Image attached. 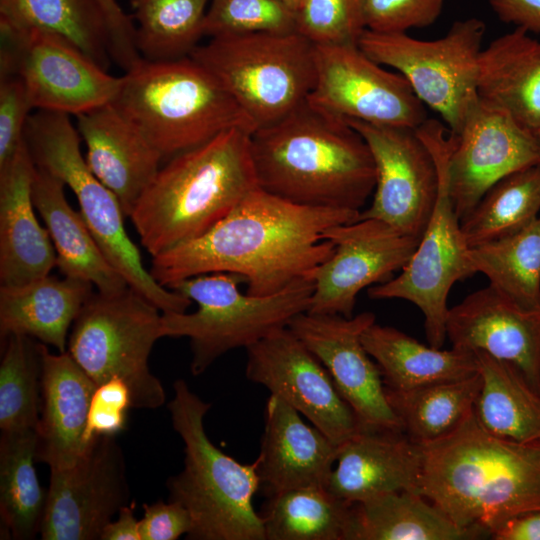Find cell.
<instances>
[{
	"label": "cell",
	"mask_w": 540,
	"mask_h": 540,
	"mask_svg": "<svg viewBox=\"0 0 540 540\" xmlns=\"http://www.w3.org/2000/svg\"><path fill=\"white\" fill-rule=\"evenodd\" d=\"M359 213L299 205L256 187L208 232L154 256L149 272L166 288L202 274L234 273L245 279L248 294L272 295L313 280L334 252L324 232Z\"/></svg>",
	"instance_id": "obj_1"
},
{
	"label": "cell",
	"mask_w": 540,
	"mask_h": 540,
	"mask_svg": "<svg viewBox=\"0 0 540 540\" xmlns=\"http://www.w3.org/2000/svg\"><path fill=\"white\" fill-rule=\"evenodd\" d=\"M421 449L418 493L455 524L485 537L505 520L540 508V443L496 437L472 413Z\"/></svg>",
	"instance_id": "obj_2"
},
{
	"label": "cell",
	"mask_w": 540,
	"mask_h": 540,
	"mask_svg": "<svg viewBox=\"0 0 540 540\" xmlns=\"http://www.w3.org/2000/svg\"><path fill=\"white\" fill-rule=\"evenodd\" d=\"M258 187L299 205L361 212L376 184L363 137L307 100L250 137Z\"/></svg>",
	"instance_id": "obj_3"
},
{
	"label": "cell",
	"mask_w": 540,
	"mask_h": 540,
	"mask_svg": "<svg viewBox=\"0 0 540 540\" xmlns=\"http://www.w3.org/2000/svg\"><path fill=\"white\" fill-rule=\"evenodd\" d=\"M251 134L227 130L160 167L129 216L152 257L202 236L258 187Z\"/></svg>",
	"instance_id": "obj_4"
},
{
	"label": "cell",
	"mask_w": 540,
	"mask_h": 540,
	"mask_svg": "<svg viewBox=\"0 0 540 540\" xmlns=\"http://www.w3.org/2000/svg\"><path fill=\"white\" fill-rule=\"evenodd\" d=\"M111 103L163 161L227 130H256L217 79L191 56L166 61L142 59L122 76Z\"/></svg>",
	"instance_id": "obj_5"
},
{
	"label": "cell",
	"mask_w": 540,
	"mask_h": 540,
	"mask_svg": "<svg viewBox=\"0 0 540 540\" xmlns=\"http://www.w3.org/2000/svg\"><path fill=\"white\" fill-rule=\"evenodd\" d=\"M168 404L173 429L184 443V467L167 481L170 501L189 512L191 540H265L253 498L260 488L257 465L242 464L216 447L205 431L210 403L183 379Z\"/></svg>",
	"instance_id": "obj_6"
},
{
	"label": "cell",
	"mask_w": 540,
	"mask_h": 540,
	"mask_svg": "<svg viewBox=\"0 0 540 540\" xmlns=\"http://www.w3.org/2000/svg\"><path fill=\"white\" fill-rule=\"evenodd\" d=\"M80 134L70 115L37 110L30 115L24 142L35 166L60 179L75 194L80 213L108 262L129 287L163 313L186 312L191 300L160 285L143 266L128 236L125 213L115 196L90 170L80 149Z\"/></svg>",
	"instance_id": "obj_7"
},
{
	"label": "cell",
	"mask_w": 540,
	"mask_h": 540,
	"mask_svg": "<svg viewBox=\"0 0 540 540\" xmlns=\"http://www.w3.org/2000/svg\"><path fill=\"white\" fill-rule=\"evenodd\" d=\"M245 279L234 273L202 274L178 281L168 288L194 301L193 313H163V337L190 339V369L199 375L219 357L236 348H248L271 333L288 327L310 306L311 279L297 281L266 296L242 293Z\"/></svg>",
	"instance_id": "obj_8"
},
{
	"label": "cell",
	"mask_w": 540,
	"mask_h": 540,
	"mask_svg": "<svg viewBox=\"0 0 540 540\" xmlns=\"http://www.w3.org/2000/svg\"><path fill=\"white\" fill-rule=\"evenodd\" d=\"M190 56L217 79L256 129L303 104L315 84L314 44L297 31L210 38Z\"/></svg>",
	"instance_id": "obj_9"
},
{
	"label": "cell",
	"mask_w": 540,
	"mask_h": 540,
	"mask_svg": "<svg viewBox=\"0 0 540 540\" xmlns=\"http://www.w3.org/2000/svg\"><path fill=\"white\" fill-rule=\"evenodd\" d=\"M430 150L438 170V193L431 217L410 260L400 273L368 288L372 299H402L424 316L430 346L441 348L446 339L447 300L453 285L475 274L469 247L450 195L448 163L456 135L435 119L416 129Z\"/></svg>",
	"instance_id": "obj_10"
},
{
	"label": "cell",
	"mask_w": 540,
	"mask_h": 540,
	"mask_svg": "<svg viewBox=\"0 0 540 540\" xmlns=\"http://www.w3.org/2000/svg\"><path fill=\"white\" fill-rule=\"evenodd\" d=\"M159 311L129 286L115 293L93 292L68 337L67 351L94 383L122 379L136 409H156L166 400L148 363L153 345L163 337Z\"/></svg>",
	"instance_id": "obj_11"
},
{
	"label": "cell",
	"mask_w": 540,
	"mask_h": 540,
	"mask_svg": "<svg viewBox=\"0 0 540 540\" xmlns=\"http://www.w3.org/2000/svg\"><path fill=\"white\" fill-rule=\"evenodd\" d=\"M485 31L481 19L470 17L454 22L435 40L365 29L357 45L378 64L399 71L422 103L457 135L479 100L478 61Z\"/></svg>",
	"instance_id": "obj_12"
},
{
	"label": "cell",
	"mask_w": 540,
	"mask_h": 540,
	"mask_svg": "<svg viewBox=\"0 0 540 540\" xmlns=\"http://www.w3.org/2000/svg\"><path fill=\"white\" fill-rule=\"evenodd\" d=\"M0 77L16 75L33 109L78 116L111 103L122 76L108 73L63 37L0 24Z\"/></svg>",
	"instance_id": "obj_13"
},
{
	"label": "cell",
	"mask_w": 540,
	"mask_h": 540,
	"mask_svg": "<svg viewBox=\"0 0 540 540\" xmlns=\"http://www.w3.org/2000/svg\"><path fill=\"white\" fill-rule=\"evenodd\" d=\"M316 79L307 101L344 120L416 129L422 101L399 73L383 68L357 44L314 45Z\"/></svg>",
	"instance_id": "obj_14"
},
{
	"label": "cell",
	"mask_w": 540,
	"mask_h": 540,
	"mask_svg": "<svg viewBox=\"0 0 540 540\" xmlns=\"http://www.w3.org/2000/svg\"><path fill=\"white\" fill-rule=\"evenodd\" d=\"M371 152L376 184L371 205L358 219H377L420 240L438 193L435 160L416 130L345 120Z\"/></svg>",
	"instance_id": "obj_15"
},
{
	"label": "cell",
	"mask_w": 540,
	"mask_h": 540,
	"mask_svg": "<svg viewBox=\"0 0 540 540\" xmlns=\"http://www.w3.org/2000/svg\"><path fill=\"white\" fill-rule=\"evenodd\" d=\"M129 495L125 459L115 436L95 437L76 465L50 470L41 539H100Z\"/></svg>",
	"instance_id": "obj_16"
},
{
	"label": "cell",
	"mask_w": 540,
	"mask_h": 540,
	"mask_svg": "<svg viewBox=\"0 0 540 540\" xmlns=\"http://www.w3.org/2000/svg\"><path fill=\"white\" fill-rule=\"evenodd\" d=\"M246 377L283 399L337 445L359 431L356 416L329 372L288 328L247 349Z\"/></svg>",
	"instance_id": "obj_17"
},
{
	"label": "cell",
	"mask_w": 540,
	"mask_h": 540,
	"mask_svg": "<svg viewBox=\"0 0 540 540\" xmlns=\"http://www.w3.org/2000/svg\"><path fill=\"white\" fill-rule=\"evenodd\" d=\"M376 322L372 312L352 317L302 312L288 328L329 372L335 386L353 410L359 430L402 431L386 396L380 368L362 343V334Z\"/></svg>",
	"instance_id": "obj_18"
},
{
	"label": "cell",
	"mask_w": 540,
	"mask_h": 540,
	"mask_svg": "<svg viewBox=\"0 0 540 540\" xmlns=\"http://www.w3.org/2000/svg\"><path fill=\"white\" fill-rule=\"evenodd\" d=\"M324 238L333 244L334 252L314 272L307 312L344 317L353 316L360 291L391 279L419 243V239L370 218L332 226Z\"/></svg>",
	"instance_id": "obj_19"
},
{
	"label": "cell",
	"mask_w": 540,
	"mask_h": 540,
	"mask_svg": "<svg viewBox=\"0 0 540 540\" xmlns=\"http://www.w3.org/2000/svg\"><path fill=\"white\" fill-rule=\"evenodd\" d=\"M538 163L540 139L479 99L456 135L448 163L450 195L460 221L497 181Z\"/></svg>",
	"instance_id": "obj_20"
},
{
	"label": "cell",
	"mask_w": 540,
	"mask_h": 540,
	"mask_svg": "<svg viewBox=\"0 0 540 540\" xmlns=\"http://www.w3.org/2000/svg\"><path fill=\"white\" fill-rule=\"evenodd\" d=\"M446 338L510 364L540 394V307L524 308L488 284L449 308Z\"/></svg>",
	"instance_id": "obj_21"
},
{
	"label": "cell",
	"mask_w": 540,
	"mask_h": 540,
	"mask_svg": "<svg viewBox=\"0 0 540 540\" xmlns=\"http://www.w3.org/2000/svg\"><path fill=\"white\" fill-rule=\"evenodd\" d=\"M264 432L255 460L266 497L303 487H326L338 447L300 413L270 394L264 414Z\"/></svg>",
	"instance_id": "obj_22"
},
{
	"label": "cell",
	"mask_w": 540,
	"mask_h": 540,
	"mask_svg": "<svg viewBox=\"0 0 540 540\" xmlns=\"http://www.w3.org/2000/svg\"><path fill=\"white\" fill-rule=\"evenodd\" d=\"M35 169L25 142L0 167L1 286H18L47 276L57 265L49 232L39 224L34 211Z\"/></svg>",
	"instance_id": "obj_23"
},
{
	"label": "cell",
	"mask_w": 540,
	"mask_h": 540,
	"mask_svg": "<svg viewBox=\"0 0 540 540\" xmlns=\"http://www.w3.org/2000/svg\"><path fill=\"white\" fill-rule=\"evenodd\" d=\"M41 407L36 426V460L51 469L73 467L85 451L84 430L94 381L68 351L50 353L40 343Z\"/></svg>",
	"instance_id": "obj_24"
},
{
	"label": "cell",
	"mask_w": 540,
	"mask_h": 540,
	"mask_svg": "<svg viewBox=\"0 0 540 540\" xmlns=\"http://www.w3.org/2000/svg\"><path fill=\"white\" fill-rule=\"evenodd\" d=\"M420 446L401 431L359 430L338 447L326 489L355 504L395 492L418 493Z\"/></svg>",
	"instance_id": "obj_25"
},
{
	"label": "cell",
	"mask_w": 540,
	"mask_h": 540,
	"mask_svg": "<svg viewBox=\"0 0 540 540\" xmlns=\"http://www.w3.org/2000/svg\"><path fill=\"white\" fill-rule=\"evenodd\" d=\"M76 120L87 149V165L115 194L129 217L160 169L161 154L112 103L80 114Z\"/></svg>",
	"instance_id": "obj_26"
},
{
	"label": "cell",
	"mask_w": 540,
	"mask_h": 540,
	"mask_svg": "<svg viewBox=\"0 0 540 540\" xmlns=\"http://www.w3.org/2000/svg\"><path fill=\"white\" fill-rule=\"evenodd\" d=\"M477 94L540 139V40L515 28L481 50Z\"/></svg>",
	"instance_id": "obj_27"
},
{
	"label": "cell",
	"mask_w": 540,
	"mask_h": 540,
	"mask_svg": "<svg viewBox=\"0 0 540 540\" xmlns=\"http://www.w3.org/2000/svg\"><path fill=\"white\" fill-rule=\"evenodd\" d=\"M92 294L90 282L66 276L0 286V338L26 335L66 352L69 329Z\"/></svg>",
	"instance_id": "obj_28"
},
{
	"label": "cell",
	"mask_w": 540,
	"mask_h": 540,
	"mask_svg": "<svg viewBox=\"0 0 540 540\" xmlns=\"http://www.w3.org/2000/svg\"><path fill=\"white\" fill-rule=\"evenodd\" d=\"M64 187L60 179L36 167L32 199L49 232L60 272L88 281L102 293L125 289L129 285L104 256L80 211L67 202Z\"/></svg>",
	"instance_id": "obj_29"
},
{
	"label": "cell",
	"mask_w": 540,
	"mask_h": 540,
	"mask_svg": "<svg viewBox=\"0 0 540 540\" xmlns=\"http://www.w3.org/2000/svg\"><path fill=\"white\" fill-rule=\"evenodd\" d=\"M361 339L380 368L385 387L392 390H411L477 373L474 352L426 346L391 326L374 322L365 329Z\"/></svg>",
	"instance_id": "obj_30"
},
{
	"label": "cell",
	"mask_w": 540,
	"mask_h": 540,
	"mask_svg": "<svg viewBox=\"0 0 540 540\" xmlns=\"http://www.w3.org/2000/svg\"><path fill=\"white\" fill-rule=\"evenodd\" d=\"M482 533L463 529L419 493L395 491L352 504L347 540H473Z\"/></svg>",
	"instance_id": "obj_31"
},
{
	"label": "cell",
	"mask_w": 540,
	"mask_h": 540,
	"mask_svg": "<svg viewBox=\"0 0 540 540\" xmlns=\"http://www.w3.org/2000/svg\"><path fill=\"white\" fill-rule=\"evenodd\" d=\"M481 388L473 413L490 434L518 443H540V394L510 364L474 351Z\"/></svg>",
	"instance_id": "obj_32"
},
{
	"label": "cell",
	"mask_w": 540,
	"mask_h": 540,
	"mask_svg": "<svg viewBox=\"0 0 540 540\" xmlns=\"http://www.w3.org/2000/svg\"><path fill=\"white\" fill-rule=\"evenodd\" d=\"M0 24L65 38L103 69L110 61V33L98 0H0Z\"/></svg>",
	"instance_id": "obj_33"
},
{
	"label": "cell",
	"mask_w": 540,
	"mask_h": 540,
	"mask_svg": "<svg viewBox=\"0 0 540 540\" xmlns=\"http://www.w3.org/2000/svg\"><path fill=\"white\" fill-rule=\"evenodd\" d=\"M480 388L477 371L460 380L404 391L385 387V392L403 433L421 445L439 440L459 427L472 413Z\"/></svg>",
	"instance_id": "obj_34"
},
{
	"label": "cell",
	"mask_w": 540,
	"mask_h": 540,
	"mask_svg": "<svg viewBox=\"0 0 540 540\" xmlns=\"http://www.w3.org/2000/svg\"><path fill=\"white\" fill-rule=\"evenodd\" d=\"M36 431L1 432L0 516L10 536L30 540L40 534L47 491L36 469Z\"/></svg>",
	"instance_id": "obj_35"
},
{
	"label": "cell",
	"mask_w": 540,
	"mask_h": 540,
	"mask_svg": "<svg viewBox=\"0 0 540 540\" xmlns=\"http://www.w3.org/2000/svg\"><path fill=\"white\" fill-rule=\"evenodd\" d=\"M265 540H347L352 504L326 487H303L267 497Z\"/></svg>",
	"instance_id": "obj_36"
},
{
	"label": "cell",
	"mask_w": 540,
	"mask_h": 540,
	"mask_svg": "<svg viewBox=\"0 0 540 540\" xmlns=\"http://www.w3.org/2000/svg\"><path fill=\"white\" fill-rule=\"evenodd\" d=\"M540 211V163L517 170L491 186L464 217L461 230L469 248L519 232Z\"/></svg>",
	"instance_id": "obj_37"
},
{
	"label": "cell",
	"mask_w": 540,
	"mask_h": 540,
	"mask_svg": "<svg viewBox=\"0 0 540 540\" xmlns=\"http://www.w3.org/2000/svg\"><path fill=\"white\" fill-rule=\"evenodd\" d=\"M475 273L524 308L540 307V215L510 236L469 248Z\"/></svg>",
	"instance_id": "obj_38"
},
{
	"label": "cell",
	"mask_w": 540,
	"mask_h": 540,
	"mask_svg": "<svg viewBox=\"0 0 540 540\" xmlns=\"http://www.w3.org/2000/svg\"><path fill=\"white\" fill-rule=\"evenodd\" d=\"M211 0H131L136 46L148 61L188 57L204 36Z\"/></svg>",
	"instance_id": "obj_39"
},
{
	"label": "cell",
	"mask_w": 540,
	"mask_h": 540,
	"mask_svg": "<svg viewBox=\"0 0 540 540\" xmlns=\"http://www.w3.org/2000/svg\"><path fill=\"white\" fill-rule=\"evenodd\" d=\"M0 429H36L41 407L42 359L40 343L21 334L1 340Z\"/></svg>",
	"instance_id": "obj_40"
},
{
	"label": "cell",
	"mask_w": 540,
	"mask_h": 540,
	"mask_svg": "<svg viewBox=\"0 0 540 540\" xmlns=\"http://www.w3.org/2000/svg\"><path fill=\"white\" fill-rule=\"evenodd\" d=\"M296 31V12L282 0H211L204 22L210 38Z\"/></svg>",
	"instance_id": "obj_41"
},
{
	"label": "cell",
	"mask_w": 540,
	"mask_h": 540,
	"mask_svg": "<svg viewBox=\"0 0 540 540\" xmlns=\"http://www.w3.org/2000/svg\"><path fill=\"white\" fill-rule=\"evenodd\" d=\"M296 22L314 45L357 44L366 29L359 0H304Z\"/></svg>",
	"instance_id": "obj_42"
},
{
	"label": "cell",
	"mask_w": 540,
	"mask_h": 540,
	"mask_svg": "<svg viewBox=\"0 0 540 540\" xmlns=\"http://www.w3.org/2000/svg\"><path fill=\"white\" fill-rule=\"evenodd\" d=\"M365 28L379 33H406L424 28L441 14L444 0H359Z\"/></svg>",
	"instance_id": "obj_43"
},
{
	"label": "cell",
	"mask_w": 540,
	"mask_h": 540,
	"mask_svg": "<svg viewBox=\"0 0 540 540\" xmlns=\"http://www.w3.org/2000/svg\"><path fill=\"white\" fill-rule=\"evenodd\" d=\"M132 398L127 384L112 378L98 385L91 398L84 430L85 447L98 436H116L127 423Z\"/></svg>",
	"instance_id": "obj_44"
},
{
	"label": "cell",
	"mask_w": 540,
	"mask_h": 540,
	"mask_svg": "<svg viewBox=\"0 0 540 540\" xmlns=\"http://www.w3.org/2000/svg\"><path fill=\"white\" fill-rule=\"evenodd\" d=\"M32 109L23 81L16 75L0 77V167L13 158L24 142Z\"/></svg>",
	"instance_id": "obj_45"
},
{
	"label": "cell",
	"mask_w": 540,
	"mask_h": 540,
	"mask_svg": "<svg viewBox=\"0 0 540 540\" xmlns=\"http://www.w3.org/2000/svg\"><path fill=\"white\" fill-rule=\"evenodd\" d=\"M192 527L189 512L181 504L168 500L144 505L140 520L141 540H176Z\"/></svg>",
	"instance_id": "obj_46"
},
{
	"label": "cell",
	"mask_w": 540,
	"mask_h": 540,
	"mask_svg": "<svg viewBox=\"0 0 540 540\" xmlns=\"http://www.w3.org/2000/svg\"><path fill=\"white\" fill-rule=\"evenodd\" d=\"M109 27L110 54L125 72L142 60L136 46L135 25L117 0H98Z\"/></svg>",
	"instance_id": "obj_47"
},
{
	"label": "cell",
	"mask_w": 540,
	"mask_h": 540,
	"mask_svg": "<svg viewBox=\"0 0 540 540\" xmlns=\"http://www.w3.org/2000/svg\"><path fill=\"white\" fill-rule=\"evenodd\" d=\"M498 18L529 33H540V0H489Z\"/></svg>",
	"instance_id": "obj_48"
},
{
	"label": "cell",
	"mask_w": 540,
	"mask_h": 540,
	"mask_svg": "<svg viewBox=\"0 0 540 540\" xmlns=\"http://www.w3.org/2000/svg\"><path fill=\"white\" fill-rule=\"evenodd\" d=\"M495 540H540V508L517 514L490 533Z\"/></svg>",
	"instance_id": "obj_49"
},
{
	"label": "cell",
	"mask_w": 540,
	"mask_h": 540,
	"mask_svg": "<svg viewBox=\"0 0 540 540\" xmlns=\"http://www.w3.org/2000/svg\"><path fill=\"white\" fill-rule=\"evenodd\" d=\"M100 540H141L140 520L134 515L133 505H125L103 530Z\"/></svg>",
	"instance_id": "obj_50"
},
{
	"label": "cell",
	"mask_w": 540,
	"mask_h": 540,
	"mask_svg": "<svg viewBox=\"0 0 540 540\" xmlns=\"http://www.w3.org/2000/svg\"><path fill=\"white\" fill-rule=\"evenodd\" d=\"M284 3H286L292 10L297 12L299 8L301 7L304 0H282Z\"/></svg>",
	"instance_id": "obj_51"
}]
</instances>
